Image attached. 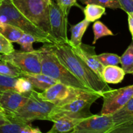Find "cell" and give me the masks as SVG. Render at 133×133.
Instances as JSON below:
<instances>
[{"label":"cell","instance_id":"836d02e7","mask_svg":"<svg viewBox=\"0 0 133 133\" xmlns=\"http://www.w3.org/2000/svg\"><path fill=\"white\" fill-rule=\"evenodd\" d=\"M10 121L9 120L5 114H4L2 110H0V126L4 125L5 124L10 123Z\"/></svg>","mask_w":133,"mask_h":133},{"label":"cell","instance_id":"74e56055","mask_svg":"<svg viewBox=\"0 0 133 133\" xmlns=\"http://www.w3.org/2000/svg\"><path fill=\"white\" fill-rule=\"evenodd\" d=\"M1 1H0V3H1Z\"/></svg>","mask_w":133,"mask_h":133},{"label":"cell","instance_id":"cb8c5ba5","mask_svg":"<svg viewBox=\"0 0 133 133\" xmlns=\"http://www.w3.org/2000/svg\"><path fill=\"white\" fill-rule=\"evenodd\" d=\"M92 28H93L94 35L92 44H95L99 39L104 37V36H114V35L111 30L100 21H96L94 23Z\"/></svg>","mask_w":133,"mask_h":133},{"label":"cell","instance_id":"8d00e7d4","mask_svg":"<svg viewBox=\"0 0 133 133\" xmlns=\"http://www.w3.org/2000/svg\"><path fill=\"white\" fill-rule=\"evenodd\" d=\"M0 1H3V0H0Z\"/></svg>","mask_w":133,"mask_h":133},{"label":"cell","instance_id":"30bf717a","mask_svg":"<svg viewBox=\"0 0 133 133\" xmlns=\"http://www.w3.org/2000/svg\"><path fill=\"white\" fill-rule=\"evenodd\" d=\"M49 20L51 35L55 43H68L67 25L68 16L52 0L49 5Z\"/></svg>","mask_w":133,"mask_h":133},{"label":"cell","instance_id":"7a4b0ae2","mask_svg":"<svg viewBox=\"0 0 133 133\" xmlns=\"http://www.w3.org/2000/svg\"><path fill=\"white\" fill-rule=\"evenodd\" d=\"M37 49L41 63V73L46 75L58 83L78 89L90 90L87 87L72 75L62 64L52 50L49 43ZM93 92V91H92Z\"/></svg>","mask_w":133,"mask_h":133},{"label":"cell","instance_id":"d590c367","mask_svg":"<svg viewBox=\"0 0 133 133\" xmlns=\"http://www.w3.org/2000/svg\"><path fill=\"white\" fill-rule=\"evenodd\" d=\"M0 110H2V109H1V107H0ZM2 111H3V110H2Z\"/></svg>","mask_w":133,"mask_h":133},{"label":"cell","instance_id":"4316f807","mask_svg":"<svg viewBox=\"0 0 133 133\" xmlns=\"http://www.w3.org/2000/svg\"><path fill=\"white\" fill-rule=\"evenodd\" d=\"M33 87L29 80L23 77H18L14 86V90L22 94L30 93L33 90Z\"/></svg>","mask_w":133,"mask_h":133},{"label":"cell","instance_id":"ac0fdd59","mask_svg":"<svg viewBox=\"0 0 133 133\" xmlns=\"http://www.w3.org/2000/svg\"><path fill=\"white\" fill-rule=\"evenodd\" d=\"M0 133H43L38 127H32L31 124L10 122L0 126Z\"/></svg>","mask_w":133,"mask_h":133},{"label":"cell","instance_id":"f35d334b","mask_svg":"<svg viewBox=\"0 0 133 133\" xmlns=\"http://www.w3.org/2000/svg\"></svg>","mask_w":133,"mask_h":133},{"label":"cell","instance_id":"4fadbf2b","mask_svg":"<svg viewBox=\"0 0 133 133\" xmlns=\"http://www.w3.org/2000/svg\"><path fill=\"white\" fill-rule=\"evenodd\" d=\"M71 48L73 51L102 79L101 75L104 66L99 62L96 57L97 55L95 51V46L81 43L77 46H71Z\"/></svg>","mask_w":133,"mask_h":133},{"label":"cell","instance_id":"3957f363","mask_svg":"<svg viewBox=\"0 0 133 133\" xmlns=\"http://www.w3.org/2000/svg\"><path fill=\"white\" fill-rule=\"evenodd\" d=\"M1 23H6L17 27L25 33L39 39L42 43L55 44L50 35L30 22L13 5L10 0H3L0 3Z\"/></svg>","mask_w":133,"mask_h":133},{"label":"cell","instance_id":"ffe728a7","mask_svg":"<svg viewBox=\"0 0 133 133\" xmlns=\"http://www.w3.org/2000/svg\"><path fill=\"white\" fill-rule=\"evenodd\" d=\"M106 8L96 4H87L83 9L84 19L89 22L97 21L105 14Z\"/></svg>","mask_w":133,"mask_h":133},{"label":"cell","instance_id":"f1b7e54d","mask_svg":"<svg viewBox=\"0 0 133 133\" xmlns=\"http://www.w3.org/2000/svg\"><path fill=\"white\" fill-rule=\"evenodd\" d=\"M15 51L12 43L0 32V54L6 55Z\"/></svg>","mask_w":133,"mask_h":133},{"label":"cell","instance_id":"44dd1931","mask_svg":"<svg viewBox=\"0 0 133 133\" xmlns=\"http://www.w3.org/2000/svg\"><path fill=\"white\" fill-rule=\"evenodd\" d=\"M0 32L12 43L17 42L25 33L17 27L6 23L0 24Z\"/></svg>","mask_w":133,"mask_h":133},{"label":"cell","instance_id":"5b68a950","mask_svg":"<svg viewBox=\"0 0 133 133\" xmlns=\"http://www.w3.org/2000/svg\"><path fill=\"white\" fill-rule=\"evenodd\" d=\"M101 95L92 91L85 92L75 99L61 105H55L48 116V121L54 122L61 117L87 118L93 116L90 112L92 104L99 99Z\"/></svg>","mask_w":133,"mask_h":133},{"label":"cell","instance_id":"7c38bea8","mask_svg":"<svg viewBox=\"0 0 133 133\" xmlns=\"http://www.w3.org/2000/svg\"><path fill=\"white\" fill-rule=\"evenodd\" d=\"M29 94H22L14 89L0 90V107L4 114H12L16 111L25 103Z\"/></svg>","mask_w":133,"mask_h":133},{"label":"cell","instance_id":"6da1fadb","mask_svg":"<svg viewBox=\"0 0 133 133\" xmlns=\"http://www.w3.org/2000/svg\"><path fill=\"white\" fill-rule=\"evenodd\" d=\"M50 46L60 62L88 89L100 95L112 89L73 51L69 43L50 44Z\"/></svg>","mask_w":133,"mask_h":133},{"label":"cell","instance_id":"d4e9b609","mask_svg":"<svg viewBox=\"0 0 133 133\" xmlns=\"http://www.w3.org/2000/svg\"><path fill=\"white\" fill-rule=\"evenodd\" d=\"M34 42H41V41L31 35L24 33L16 43L20 45L22 51L32 52L35 50L32 47Z\"/></svg>","mask_w":133,"mask_h":133},{"label":"cell","instance_id":"8fae6325","mask_svg":"<svg viewBox=\"0 0 133 133\" xmlns=\"http://www.w3.org/2000/svg\"><path fill=\"white\" fill-rule=\"evenodd\" d=\"M114 127L111 115H95L86 118L66 133H106Z\"/></svg>","mask_w":133,"mask_h":133},{"label":"cell","instance_id":"277c9868","mask_svg":"<svg viewBox=\"0 0 133 133\" xmlns=\"http://www.w3.org/2000/svg\"><path fill=\"white\" fill-rule=\"evenodd\" d=\"M55 105L40 98L38 92L32 90L24 105L16 112L5 114L10 122L31 124L35 120H48V116Z\"/></svg>","mask_w":133,"mask_h":133},{"label":"cell","instance_id":"83f0119b","mask_svg":"<svg viewBox=\"0 0 133 133\" xmlns=\"http://www.w3.org/2000/svg\"><path fill=\"white\" fill-rule=\"evenodd\" d=\"M79 1L84 5L96 4V5H101L105 8H109L112 9H121L118 0H79Z\"/></svg>","mask_w":133,"mask_h":133},{"label":"cell","instance_id":"e575fe53","mask_svg":"<svg viewBox=\"0 0 133 133\" xmlns=\"http://www.w3.org/2000/svg\"><path fill=\"white\" fill-rule=\"evenodd\" d=\"M128 27L132 37L133 36V15L128 14Z\"/></svg>","mask_w":133,"mask_h":133},{"label":"cell","instance_id":"603a6c76","mask_svg":"<svg viewBox=\"0 0 133 133\" xmlns=\"http://www.w3.org/2000/svg\"><path fill=\"white\" fill-rule=\"evenodd\" d=\"M0 75L18 78L22 77V71L12 64L2 58L1 55H0Z\"/></svg>","mask_w":133,"mask_h":133},{"label":"cell","instance_id":"f546056e","mask_svg":"<svg viewBox=\"0 0 133 133\" xmlns=\"http://www.w3.org/2000/svg\"><path fill=\"white\" fill-rule=\"evenodd\" d=\"M56 3L66 16H68L70 9L73 6H77L81 8V6L77 3V0H56Z\"/></svg>","mask_w":133,"mask_h":133},{"label":"cell","instance_id":"2e32d148","mask_svg":"<svg viewBox=\"0 0 133 133\" xmlns=\"http://www.w3.org/2000/svg\"><path fill=\"white\" fill-rule=\"evenodd\" d=\"M22 77L27 78L32 84L33 88L44 91L51 86L58 83L57 81L46 75L40 74H27L22 72Z\"/></svg>","mask_w":133,"mask_h":133},{"label":"cell","instance_id":"e0dca14e","mask_svg":"<svg viewBox=\"0 0 133 133\" xmlns=\"http://www.w3.org/2000/svg\"><path fill=\"white\" fill-rule=\"evenodd\" d=\"M124 71L122 68L116 66H107L103 68L101 78L107 84H119L124 79Z\"/></svg>","mask_w":133,"mask_h":133},{"label":"cell","instance_id":"7402d4cb","mask_svg":"<svg viewBox=\"0 0 133 133\" xmlns=\"http://www.w3.org/2000/svg\"><path fill=\"white\" fill-rule=\"evenodd\" d=\"M122 68L125 74H133V42L131 43L123 54L120 57Z\"/></svg>","mask_w":133,"mask_h":133},{"label":"cell","instance_id":"4dcf8cb0","mask_svg":"<svg viewBox=\"0 0 133 133\" xmlns=\"http://www.w3.org/2000/svg\"><path fill=\"white\" fill-rule=\"evenodd\" d=\"M18 78L0 75V90L14 89V86Z\"/></svg>","mask_w":133,"mask_h":133},{"label":"cell","instance_id":"9c48e42d","mask_svg":"<svg viewBox=\"0 0 133 133\" xmlns=\"http://www.w3.org/2000/svg\"><path fill=\"white\" fill-rule=\"evenodd\" d=\"M1 57L12 64L22 72L27 74L41 73V63L37 50L32 52L14 51L9 55H1Z\"/></svg>","mask_w":133,"mask_h":133},{"label":"cell","instance_id":"ba28073f","mask_svg":"<svg viewBox=\"0 0 133 133\" xmlns=\"http://www.w3.org/2000/svg\"><path fill=\"white\" fill-rule=\"evenodd\" d=\"M103 105L101 115H112L133 97V86L111 89L101 94Z\"/></svg>","mask_w":133,"mask_h":133},{"label":"cell","instance_id":"d6986e66","mask_svg":"<svg viewBox=\"0 0 133 133\" xmlns=\"http://www.w3.org/2000/svg\"><path fill=\"white\" fill-rule=\"evenodd\" d=\"M90 22L84 19L81 22L77 24L71 26L70 28L71 31V39L69 40V44L71 46H77L82 43L83 35L87 31Z\"/></svg>","mask_w":133,"mask_h":133},{"label":"cell","instance_id":"8992f818","mask_svg":"<svg viewBox=\"0 0 133 133\" xmlns=\"http://www.w3.org/2000/svg\"><path fill=\"white\" fill-rule=\"evenodd\" d=\"M51 1L52 0H10L13 5L25 18L51 36L49 11V5Z\"/></svg>","mask_w":133,"mask_h":133},{"label":"cell","instance_id":"9a60e30c","mask_svg":"<svg viewBox=\"0 0 133 133\" xmlns=\"http://www.w3.org/2000/svg\"><path fill=\"white\" fill-rule=\"evenodd\" d=\"M86 118L61 117L53 122V125L47 133H66L72 131L75 126Z\"/></svg>","mask_w":133,"mask_h":133},{"label":"cell","instance_id":"52a82bcc","mask_svg":"<svg viewBox=\"0 0 133 133\" xmlns=\"http://www.w3.org/2000/svg\"><path fill=\"white\" fill-rule=\"evenodd\" d=\"M86 91L90 90L78 89L57 83L42 92H38V95L44 101L55 105H61L75 99Z\"/></svg>","mask_w":133,"mask_h":133},{"label":"cell","instance_id":"484cf974","mask_svg":"<svg viewBox=\"0 0 133 133\" xmlns=\"http://www.w3.org/2000/svg\"><path fill=\"white\" fill-rule=\"evenodd\" d=\"M96 57L104 67L107 66H116L120 63V57L114 53H101L97 55Z\"/></svg>","mask_w":133,"mask_h":133},{"label":"cell","instance_id":"1f68e13d","mask_svg":"<svg viewBox=\"0 0 133 133\" xmlns=\"http://www.w3.org/2000/svg\"><path fill=\"white\" fill-rule=\"evenodd\" d=\"M106 133H133V122L113 127Z\"/></svg>","mask_w":133,"mask_h":133},{"label":"cell","instance_id":"d6a6232c","mask_svg":"<svg viewBox=\"0 0 133 133\" xmlns=\"http://www.w3.org/2000/svg\"><path fill=\"white\" fill-rule=\"evenodd\" d=\"M121 9L127 14L133 15V0H118Z\"/></svg>","mask_w":133,"mask_h":133},{"label":"cell","instance_id":"5bb4252c","mask_svg":"<svg viewBox=\"0 0 133 133\" xmlns=\"http://www.w3.org/2000/svg\"><path fill=\"white\" fill-rule=\"evenodd\" d=\"M114 127L133 122V97L111 115Z\"/></svg>","mask_w":133,"mask_h":133}]
</instances>
